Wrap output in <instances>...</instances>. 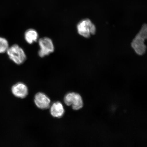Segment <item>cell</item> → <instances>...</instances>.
<instances>
[{"label": "cell", "mask_w": 147, "mask_h": 147, "mask_svg": "<svg viewBox=\"0 0 147 147\" xmlns=\"http://www.w3.org/2000/svg\"><path fill=\"white\" fill-rule=\"evenodd\" d=\"M147 25L144 24L131 43V47L139 55H144L146 52V47L144 42L147 38Z\"/></svg>", "instance_id": "obj_1"}, {"label": "cell", "mask_w": 147, "mask_h": 147, "mask_svg": "<svg viewBox=\"0 0 147 147\" xmlns=\"http://www.w3.org/2000/svg\"><path fill=\"white\" fill-rule=\"evenodd\" d=\"M6 52L10 59L18 65L23 64L26 59L25 51L17 45H14L9 47Z\"/></svg>", "instance_id": "obj_2"}, {"label": "cell", "mask_w": 147, "mask_h": 147, "mask_svg": "<svg viewBox=\"0 0 147 147\" xmlns=\"http://www.w3.org/2000/svg\"><path fill=\"white\" fill-rule=\"evenodd\" d=\"M78 32L80 35L89 38L96 33V27L91 20L86 18L81 20L77 25Z\"/></svg>", "instance_id": "obj_3"}, {"label": "cell", "mask_w": 147, "mask_h": 147, "mask_svg": "<svg viewBox=\"0 0 147 147\" xmlns=\"http://www.w3.org/2000/svg\"><path fill=\"white\" fill-rule=\"evenodd\" d=\"M40 49L38 54L41 57H44L54 52V46L52 40L48 37L40 38L38 41Z\"/></svg>", "instance_id": "obj_4"}, {"label": "cell", "mask_w": 147, "mask_h": 147, "mask_svg": "<svg viewBox=\"0 0 147 147\" xmlns=\"http://www.w3.org/2000/svg\"><path fill=\"white\" fill-rule=\"evenodd\" d=\"M64 102L67 106H71L74 110L81 109L83 106L82 97L78 93L74 92L68 93L64 97Z\"/></svg>", "instance_id": "obj_5"}, {"label": "cell", "mask_w": 147, "mask_h": 147, "mask_svg": "<svg viewBox=\"0 0 147 147\" xmlns=\"http://www.w3.org/2000/svg\"><path fill=\"white\" fill-rule=\"evenodd\" d=\"M34 102L36 106L40 109H47L50 106V99L43 93L36 94L35 96Z\"/></svg>", "instance_id": "obj_6"}, {"label": "cell", "mask_w": 147, "mask_h": 147, "mask_svg": "<svg viewBox=\"0 0 147 147\" xmlns=\"http://www.w3.org/2000/svg\"><path fill=\"white\" fill-rule=\"evenodd\" d=\"M12 92L15 96L18 98H23L27 96L28 94V89L25 84L20 82L13 86Z\"/></svg>", "instance_id": "obj_7"}, {"label": "cell", "mask_w": 147, "mask_h": 147, "mask_svg": "<svg viewBox=\"0 0 147 147\" xmlns=\"http://www.w3.org/2000/svg\"><path fill=\"white\" fill-rule=\"evenodd\" d=\"M50 112L53 117L59 118L63 116L64 109L61 103L57 102L53 103L51 107Z\"/></svg>", "instance_id": "obj_8"}, {"label": "cell", "mask_w": 147, "mask_h": 147, "mask_svg": "<svg viewBox=\"0 0 147 147\" xmlns=\"http://www.w3.org/2000/svg\"><path fill=\"white\" fill-rule=\"evenodd\" d=\"M24 37L27 43L32 44L38 41V34L36 30L33 29H30L25 32Z\"/></svg>", "instance_id": "obj_9"}, {"label": "cell", "mask_w": 147, "mask_h": 147, "mask_svg": "<svg viewBox=\"0 0 147 147\" xmlns=\"http://www.w3.org/2000/svg\"><path fill=\"white\" fill-rule=\"evenodd\" d=\"M9 47L8 41L5 38L0 37V53L6 52Z\"/></svg>", "instance_id": "obj_10"}]
</instances>
